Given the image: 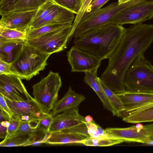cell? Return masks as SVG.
I'll use <instances>...</instances> for the list:
<instances>
[{"label": "cell", "instance_id": "obj_22", "mask_svg": "<svg viewBox=\"0 0 153 153\" xmlns=\"http://www.w3.org/2000/svg\"><path fill=\"white\" fill-rule=\"evenodd\" d=\"M98 79L104 93L113 108L115 111L117 116L121 117L123 110V106L121 100L117 95L108 88L102 82L100 77Z\"/></svg>", "mask_w": 153, "mask_h": 153}, {"label": "cell", "instance_id": "obj_2", "mask_svg": "<svg viewBox=\"0 0 153 153\" xmlns=\"http://www.w3.org/2000/svg\"><path fill=\"white\" fill-rule=\"evenodd\" d=\"M125 28L108 22L74 38V45L101 61L108 59L120 42Z\"/></svg>", "mask_w": 153, "mask_h": 153}, {"label": "cell", "instance_id": "obj_17", "mask_svg": "<svg viewBox=\"0 0 153 153\" xmlns=\"http://www.w3.org/2000/svg\"><path fill=\"white\" fill-rule=\"evenodd\" d=\"M117 95L122 104L123 111L153 102V93L125 91Z\"/></svg>", "mask_w": 153, "mask_h": 153}, {"label": "cell", "instance_id": "obj_35", "mask_svg": "<svg viewBox=\"0 0 153 153\" xmlns=\"http://www.w3.org/2000/svg\"><path fill=\"white\" fill-rule=\"evenodd\" d=\"M109 0H93L87 8L85 13L92 12L101 8Z\"/></svg>", "mask_w": 153, "mask_h": 153}, {"label": "cell", "instance_id": "obj_27", "mask_svg": "<svg viewBox=\"0 0 153 153\" xmlns=\"http://www.w3.org/2000/svg\"><path fill=\"white\" fill-rule=\"evenodd\" d=\"M39 120L20 121L17 129L8 137L25 134L33 135L38 126Z\"/></svg>", "mask_w": 153, "mask_h": 153}, {"label": "cell", "instance_id": "obj_41", "mask_svg": "<svg viewBox=\"0 0 153 153\" xmlns=\"http://www.w3.org/2000/svg\"><path fill=\"white\" fill-rule=\"evenodd\" d=\"M7 128L3 126L0 124V138L4 139L7 135Z\"/></svg>", "mask_w": 153, "mask_h": 153}, {"label": "cell", "instance_id": "obj_11", "mask_svg": "<svg viewBox=\"0 0 153 153\" xmlns=\"http://www.w3.org/2000/svg\"><path fill=\"white\" fill-rule=\"evenodd\" d=\"M21 79L13 74L0 75V93L16 101L33 99L27 92Z\"/></svg>", "mask_w": 153, "mask_h": 153}, {"label": "cell", "instance_id": "obj_38", "mask_svg": "<svg viewBox=\"0 0 153 153\" xmlns=\"http://www.w3.org/2000/svg\"><path fill=\"white\" fill-rule=\"evenodd\" d=\"M0 109L7 113L11 119H12L10 110L5 101L4 96L1 93H0Z\"/></svg>", "mask_w": 153, "mask_h": 153}, {"label": "cell", "instance_id": "obj_43", "mask_svg": "<svg viewBox=\"0 0 153 153\" xmlns=\"http://www.w3.org/2000/svg\"><path fill=\"white\" fill-rule=\"evenodd\" d=\"M85 119L86 122L89 123H91L94 121L92 117L89 115L85 117Z\"/></svg>", "mask_w": 153, "mask_h": 153}, {"label": "cell", "instance_id": "obj_24", "mask_svg": "<svg viewBox=\"0 0 153 153\" xmlns=\"http://www.w3.org/2000/svg\"><path fill=\"white\" fill-rule=\"evenodd\" d=\"M124 141L112 137L87 138L81 144L88 146H107L120 144Z\"/></svg>", "mask_w": 153, "mask_h": 153}, {"label": "cell", "instance_id": "obj_21", "mask_svg": "<svg viewBox=\"0 0 153 153\" xmlns=\"http://www.w3.org/2000/svg\"><path fill=\"white\" fill-rule=\"evenodd\" d=\"M123 120L129 123L153 121V107L130 114L123 117Z\"/></svg>", "mask_w": 153, "mask_h": 153}, {"label": "cell", "instance_id": "obj_29", "mask_svg": "<svg viewBox=\"0 0 153 153\" xmlns=\"http://www.w3.org/2000/svg\"><path fill=\"white\" fill-rule=\"evenodd\" d=\"M55 4L76 15L81 7L82 0H54Z\"/></svg>", "mask_w": 153, "mask_h": 153}, {"label": "cell", "instance_id": "obj_36", "mask_svg": "<svg viewBox=\"0 0 153 153\" xmlns=\"http://www.w3.org/2000/svg\"><path fill=\"white\" fill-rule=\"evenodd\" d=\"M1 74H13L11 63L0 59V75Z\"/></svg>", "mask_w": 153, "mask_h": 153}, {"label": "cell", "instance_id": "obj_3", "mask_svg": "<svg viewBox=\"0 0 153 153\" xmlns=\"http://www.w3.org/2000/svg\"><path fill=\"white\" fill-rule=\"evenodd\" d=\"M50 55L25 42L17 56L11 63L13 74L22 79L30 80L45 68Z\"/></svg>", "mask_w": 153, "mask_h": 153}, {"label": "cell", "instance_id": "obj_28", "mask_svg": "<svg viewBox=\"0 0 153 153\" xmlns=\"http://www.w3.org/2000/svg\"><path fill=\"white\" fill-rule=\"evenodd\" d=\"M26 32L4 27L0 25V39L25 40Z\"/></svg>", "mask_w": 153, "mask_h": 153}, {"label": "cell", "instance_id": "obj_10", "mask_svg": "<svg viewBox=\"0 0 153 153\" xmlns=\"http://www.w3.org/2000/svg\"><path fill=\"white\" fill-rule=\"evenodd\" d=\"M67 56L73 72L90 71L98 69L101 64V61L96 56L74 45Z\"/></svg>", "mask_w": 153, "mask_h": 153}, {"label": "cell", "instance_id": "obj_42", "mask_svg": "<svg viewBox=\"0 0 153 153\" xmlns=\"http://www.w3.org/2000/svg\"><path fill=\"white\" fill-rule=\"evenodd\" d=\"M0 124L3 126L8 128L10 124V122L8 121H4L0 122Z\"/></svg>", "mask_w": 153, "mask_h": 153}, {"label": "cell", "instance_id": "obj_44", "mask_svg": "<svg viewBox=\"0 0 153 153\" xmlns=\"http://www.w3.org/2000/svg\"><path fill=\"white\" fill-rule=\"evenodd\" d=\"M132 0H118V2L119 4L125 3L131 1Z\"/></svg>", "mask_w": 153, "mask_h": 153}, {"label": "cell", "instance_id": "obj_19", "mask_svg": "<svg viewBox=\"0 0 153 153\" xmlns=\"http://www.w3.org/2000/svg\"><path fill=\"white\" fill-rule=\"evenodd\" d=\"M85 137L65 129L49 134L44 143L50 145L80 143Z\"/></svg>", "mask_w": 153, "mask_h": 153}, {"label": "cell", "instance_id": "obj_30", "mask_svg": "<svg viewBox=\"0 0 153 153\" xmlns=\"http://www.w3.org/2000/svg\"><path fill=\"white\" fill-rule=\"evenodd\" d=\"M56 4L48 0L40 7L37 10L31 26L44 18L53 9Z\"/></svg>", "mask_w": 153, "mask_h": 153}, {"label": "cell", "instance_id": "obj_12", "mask_svg": "<svg viewBox=\"0 0 153 153\" xmlns=\"http://www.w3.org/2000/svg\"><path fill=\"white\" fill-rule=\"evenodd\" d=\"M37 10L24 11H10L1 16L0 25L26 32L30 28Z\"/></svg>", "mask_w": 153, "mask_h": 153}, {"label": "cell", "instance_id": "obj_8", "mask_svg": "<svg viewBox=\"0 0 153 153\" xmlns=\"http://www.w3.org/2000/svg\"><path fill=\"white\" fill-rule=\"evenodd\" d=\"M153 18V0H146L131 5L117 14L109 22L123 26L142 23Z\"/></svg>", "mask_w": 153, "mask_h": 153}, {"label": "cell", "instance_id": "obj_34", "mask_svg": "<svg viewBox=\"0 0 153 153\" xmlns=\"http://www.w3.org/2000/svg\"><path fill=\"white\" fill-rule=\"evenodd\" d=\"M17 0H0V14L9 12Z\"/></svg>", "mask_w": 153, "mask_h": 153}, {"label": "cell", "instance_id": "obj_15", "mask_svg": "<svg viewBox=\"0 0 153 153\" xmlns=\"http://www.w3.org/2000/svg\"><path fill=\"white\" fill-rule=\"evenodd\" d=\"M73 12L56 4L44 18L32 25L29 29L38 28L49 24H72L75 18Z\"/></svg>", "mask_w": 153, "mask_h": 153}, {"label": "cell", "instance_id": "obj_9", "mask_svg": "<svg viewBox=\"0 0 153 153\" xmlns=\"http://www.w3.org/2000/svg\"><path fill=\"white\" fill-rule=\"evenodd\" d=\"M4 97L11 112L12 119L20 121H38L50 114L46 112L34 98L16 101Z\"/></svg>", "mask_w": 153, "mask_h": 153}, {"label": "cell", "instance_id": "obj_5", "mask_svg": "<svg viewBox=\"0 0 153 153\" xmlns=\"http://www.w3.org/2000/svg\"><path fill=\"white\" fill-rule=\"evenodd\" d=\"M145 0H132L121 4H119L118 1L113 2L92 12L85 13L74 31V38H77L89 30L109 22L120 11Z\"/></svg>", "mask_w": 153, "mask_h": 153}, {"label": "cell", "instance_id": "obj_18", "mask_svg": "<svg viewBox=\"0 0 153 153\" xmlns=\"http://www.w3.org/2000/svg\"><path fill=\"white\" fill-rule=\"evenodd\" d=\"M25 40L0 39V59L11 63L21 51Z\"/></svg>", "mask_w": 153, "mask_h": 153}, {"label": "cell", "instance_id": "obj_16", "mask_svg": "<svg viewBox=\"0 0 153 153\" xmlns=\"http://www.w3.org/2000/svg\"><path fill=\"white\" fill-rule=\"evenodd\" d=\"M85 99L84 95L76 93L70 86L64 96L56 102L50 114L54 117L67 110L79 107Z\"/></svg>", "mask_w": 153, "mask_h": 153}, {"label": "cell", "instance_id": "obj_37", "mask_svg": "<svg viewBox=\"0 0 153 153\" xmlns=\"http://www.w3.org/2000/svg\"><path fill=\"white\" fill-rule=\"evenodd\" d=\"M10 124L7 128L6 139L17 129L20 125V121L12 119L10 121Z\"/></svg>", "mask_w": 153, "mask_h": 153}, {"label": "cell", "instance_id": "obj_23", "mask_svg": "<svg viewBox=\"0 0 153 153\" xmlns=\"http://www.w3.org/2000/svg\"><path fill=\"white\" fill-rule=\"evenodd\" d=\"M47 0H17L9 12L24 11L38 10Z\"/></svg>", "mask_w": 153, "mask_h": 153}, {"label": "cell", "instance_id": "obj_33", "mask_svg": "<svg viewBox=\"0 0 153 153\" xmlns=\"http://www.w3.org/2000/svg\"><path fill=\"white\" fill-rule=\"evenodd\" d=\"M85 121L76 126L66 129L69 131L85 137L87 138L90 137V136L88 132V127Z\"/></svg>", "mask_w": 153, "mask_h": 153}, {"label": "cell", "instance_id": "obj_31", "mask_svg": "<svg viewBox=\"0 0 153 153\" xmlns=\"http://www.w3.org/2000/svg\"><path fill=\"white\" fill-rule=\"evenodd\" d=\"M93 0H82V4L78 14L76 15L75 18L72 25L70 36H73L74 31L81 20L87 8Z\"/></svg>", "mask_w": 153, "mask_h": 153}, {"label": "cell", "instance_id": "obj_14", "mask_svg": "<svg viewBox=\"0 0 153 153\" xmlns=\"http://www.w3.org/2000/svg\"><path fill=\"white\" fill-rule=\"evenodd\" d=\"M85 121V117L79 112L78 107L70 109L53 117L48 133L71 128Z\"/></svg>", "mask_w": 153, "mask_h": 153}, {"label": "cell", "instance_id": "obj_40", "mask_svg": "<svg viewBox=\"0 0 153 153\" xmlns=\"http://www.w3.org/2000/svg\"><path fill=\"white\" fill-rule=\"evenodd\" d=\"M0 114V122L4 121H9L11 120L9 116L7 113L1 109Z\"/></svg>", "mask_w": 153, "mask_h": 153}, {"label": "cell", "instance_id": "obj_1", "mask_svg": "<svg viewBox=\"0 0 153 153\" xmlns=\"http://www.w3.org/2000/svg\"><path fill=\"white\" fill-rule=\"evenodd\" d=\"M153 42V24H138L125 28L120 42L108 58V65L100 77L105 85L116 94L125 91L124 78L126 72Z\"/></svg>", "mask_w": 153, "mask_h": 153}, {"label": "cell", "instance_id": "obj_7", "mask_svg": "<svg viewBox=\"0 0 153 153\" xmlns=\"http://www.w3.org/2000/svg\"><path fill=\"white\" fill-rule=\"evenodd\" d=\"M72 25L44 34L39 37L26 39L25 43L40 51L51 55L62 51L67 48L71 38Z\"/></svg>", "mask_w": 153, "mask_h": 153}, {"label": "cell", "instance_id": "obj_6", "mask_svg": "<svg viewBox=\"0 0 153 153\" xmlns=\"http://www.w3.org/2000/svg\"><path fill=\"white\" fill-rule=\"evenodd\" d=\"M62 85L59 74L51 71L32 86L34 99L46 112L50 113L57 101Z\"/></svg>", "mask_w": 153, "mask_h": 153}, {"label": "cell", "instance_id": "obj_26", "mask_svg": "<svg viewBox=\"0 0 153 153\" xmlns=\"http://www.w3.org/2000/svg\"><path fill=\"white\" fill-rule=\"evenodd\" d=\"M33 136L25 134L9 137L1 142L0 146L4 147L28 146L31 142Z\"/></svg>", "mask_w": 153, "mask_h": 153}, {"label": "cell", "instance_id": "obj_4", "mask_svg": "<svg viewBox=\"0 0 153 153\" xmlns=\"http://www.w3.org/2000/svg\"><path fill=\"white\" fill-rule=\"evenodd\" d=\"M124 84L126 91L153 93V66L144 53L140 55L128 70Z\"/></svg>", "mask_w": 153, "mask_h": 153}, {"label": "cell", "instance_id": "obj_45", "mask_svg": "<svg viewBox=\"0 0 153 153\" xmlns=\"http://www.w3.org/2000/svg\"><path fill=\"white\" fill-rule=\"evenodd\" d=\"M49 0V1H51L53 2V3H55L54 2V0Z\"/></svg>", "mask_w": 153, "mask_h": 153}, {"label": "cell", "instance_id": "obj_39", "mask_svg": "<svg viewBox=\"0 0 153 153\" xmlns=\"http://www.w3.org/2000/svg\"><path fill=\"white\" fill-rule=\"evenodd\" d=\"M146 134L149 137L150 140L153 142V123L143 126Z\"/></svg>", "mask_w": 153, "mask_h": 153}, {"label": "cell", "instance_id": "obj_25", "mask_svg": "<svg viewBox=\"0 0 153 153\" xmlns=\"http://www.w3.org/2000/svg\"><path fill=\"white\" fill-rule=\"evenodd\" d=\"M72 24H49L39 27L28 30L26 32V39L39 37L44 34Z\"/></svg>", "mask_w": 153, "mask_h": 153}, {"label": "cell", "instance_id": "obj_20", "mask_svg": "<svg viewBox=\"0 0 153 153\" xmlns=\"http://www.w3.org/2000/svg\"><path fill=\"white\" fill-rule=\"evenodd\" d=\"M97 69L85 72L84 82L95 92L102 102L104 108L111 112L113 116H117L113 108L102 88L98 81Z\"/></svg>", "mask_w": 153, "mask_h": 153}, {"label": "cell", "instance_id": "obj_13", "mask_svg": "<svg viewBox=\"0 0 153 153\" xmlns=\"http://www.w3.org/2000/svg\"><path fill=\"white\" fill-rule=\"evenodd\" d=\"M105 131L111 137L124 142H136L148 144L150 139L144 130L143 125L139 123L126 128H107Z\"/></svg>", "mask_w": 153, "mask_h": 153}, {"label": "cell", "instance_id": "obj_32", "mask_svg": "<svg viewBox=\"0 0 153 153\" xmlns=\"http://www.w3.org/2000/svg\"><path fill=\"white\" fill-rule=\"evenodd\" d=\"M53 117L50 114L47 117L40 120L36 130L44 133H48Z\"/></svg>", "mask_w": 153, "mask_h": 153}]
</instances>
